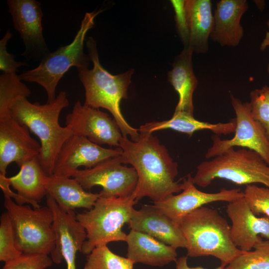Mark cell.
I'll use <instances>...</instances> for the list:
<instances>
[{
  "instance_id": "1",
  "label": "cell",
  "mask_w": 269,
  "mask_h": 269,
  "mask_svg": "<svg viewBox=\"0 0 269 269\" xmlns=\"http://www.w3.org/2000/svg\"><path fill=\"white\" fill-rule=\"evenodd\" d=\"M139 133L137 141L122 136L119 145L123 164H131L137 175L135 201L147 197L156 202L181 191L182 182L175 180L178 164L165 146L152 133Z\"/></svg>"
},
{
  "instance_id": "2",
  "label": "cell",
  "mask_w": 269,
  "mask_h": 269,
  "mask_svg": "<svg viewBox=\"0 0 269 269\" xmlns=\"http://www.w3.org/2000/svg\"><path fill=\"white\" fill-rule=\"evenodd\" d=\"M69 102L65 91H60L54 101L45 104L32 103L27 98L15 100L10 109V115L26 126L39 139L41 150L38 160L47 175L53 174L57 156L65 142L73 134L67 127L59 122L61 111Z\"/></svg>"
},
{
  "instance_id": "3",
  "label": "cell",
  "mask_w": 269,
  "mask_h": 269,
  "mask_svg": "<svg viewBox=\"0 0 269 269\" xmlns=\"http://www.w3.org/2000/svg\"><path fill=\"white\" fill-rule=\"evenodd\" d=\"M86 45L93 68L78 70L79 78L85 92L84 105L109 111L118 125L123 136H130L132 140L137 141L140 135L138 129L129 124L120 108L122 100L128 98V89L134 70L130 69L118 75L112 74L100 63L95 40L89 37Z\"/></svg>"
},
{
  "instance_id": "4",
  "label": "cell",
  "mask_w": 269,
  "mask_h": 269,
  "mask_svg": "<svg viewBox=\"0 0 269 269\" xmlns=\"http://www.w3.org/2000/svg\"><path fill=\"white\" fill-rule=\"evenodd\" d=\"M179 226L186 241L187 256H211L225 267L244 252L231 237V226L216 209L205 206L184 216Z\"/></svg>"
},
{
  "instance_id": "5",
  "label": "cell",
  "mask_w": 269,
  "mask_h": 269,
  "mask_svg": "<svg viewBox=\"0 0 269 269\" xmlns=\"http://www.w3.org/2000/svg\"><path fill=\"white\" fill-rule=\"evenodd\" d=\"M102 11L100 9L86 12L70 44L47 54L36 67L19 75L22 81L36 83L42 86L47 95V103L55 100L57 86L71 67H76L78 70L88 68L91 60L84 51L86 36L94 27L95 17Z\"/></svg>"
},
{
  "instance_id": "6",
  "label": "cell",
  "mask_w": 269,
  "mask_h": 269,
  "mask_svg": "<svg viewBox=\"0 0 269 269\" xmlns=\"http://www.w3.org/2000/svg\"><path fill=\"white\" fill-rule=\"evenodd\" d=\"M136 202L133 193L119 197L100 196L92 209L77 213L76 219L87 234L81 253L87 256L97 247L126 241L127 235L122 228L129 223Z\"/></svg>"
},
{
  "instance_id": "7",
  "label": "cell",
  "mask_w": 269,
  "mask_h": 269,
  "mask_svg": "<svg viewBox=\"0 0 269 269\" xmlns=\"http://www.w3.org/2000/svg\"><path fill=\"white\" fill-rule=\"evenodd\" d=\"M217 178L238 185L260 183L269 188V165L253 150L231 147L201 162L193 177L194 184L203 188Z\"/></svg>"
},
{
  "instance_id": "8",
  "label": "cell",
  "mask_w": 269,
  "mask_h": 269,
  "mask_svg": "<svg viewBox=\"0 0 269 269\" xmlns=\"http://www.w3.org/2000/svg\"><path fill=\"white\" fill-rule=\"evenodd\" d=\"M4 206L11 220L17 249L22 254L46 255L55 242L52 210L47 206L32 208L4 194Z\"/></svg>"
},
{
  "instance_id": "9",
  "label": "cell",
  "mask_w": 269,
  "mask_h": 269,
  "mask_svg": "<svg viewBox=\"0 0 269 269\" xmlns=\"http://www.w3.org/2000/svg\"><path fill=\"white\" fill-rule=\"evenodd\" d=\"M230 97L236 114L234 136L230 139H221L219 135H214L206 158H212L231 147L240 146L256 152L269 165V139L264 129L254 119L249 102H243L231 94Z\"/></svg>"
},
{
  "instance_id": "10",
  "label": "cell",
  "mask_w": 269,
  "mask_h": 269,
  "mask_svg": "<svg viewBox=\"0 0 269 269\" xmlns=\"http://www.w3.org/2000/svg\"><path fill=\"white\" fill-rule=\"evenodd\" d=\"M72 177L86 190L101 186L100 196L106 198L132 194L138 180L135 169L123 165L121 155L105 159L91 168L78 169Z\"/></svg>"
},
{
  "instance_id": "11",
  "label": "cell",
  "mask_w": 269,
  "mask_h": 269,
  "mask_svg": "<svg viewBox=\"0 0 269 269\" xmlns=\"http://www.w3.org/2000/svg\"><path fill=\"white\" fill-rule=\"evenodd\" d=\"M74 134L87 137L97 144L119 147L122 134L116 121L99 109L82 105L78 100L65 120Z\"/></svg>"
},
{
  "instance_id": "12",
  "label": "cell",
  "mask_w": 269,
  "mask_h": 269,
  "mask_svg": "<svg viewBox=\"0 0 269 269\" xmlns=\"http://www.w3.org/2000/svg\"><path fill=\"white\" fill-rule=\"evenodd\" d=\"M46 205L52 210L55 237L54 248L50 254L53 262L59 264L63 260L66 269H76V256L81 252L87 238L84 228L77 221L74 211H65L47 194Z\"/></svg>"
},
{
  "instance_id": "13",
  "label": "cell",
  "mask_w": 269,
  "mask_h": 269,
  "mask_svg": "<svg viewBox=\"0 0 269 269\" xmlns=\"http://www.w3.org/2000/svg\"><path fill=\"white\" fill-rule=\"evenodd\" d=\"M13 27L19 33L27 58L41 59L49 51L43 35L41 3L36 0H8Z\"/></svg>"
},
{
  "instance_id": "14",
  "label": "cell",
  "mask_w": 269,
  "mask_h": 269,
  "mask_svg": "<svg viewBox=\"0 0 269 269\" xmlns=\"http://www.w3.org/2000/svg\"><path fill=\"white\" fill-rule=\"evenodd\" d=\"M182 192L172 195L153 205L179 225L182 219L205 205L217 201L231 202L244 197L240 189H222L216 193H206L198 190L193 177L188 174L183 178Z\"/></svg>"
},
{
  "instance_id": "15",
  "label": "cell",
  "mask_w": 269,
  "mask_h": 269,
  "mask_svg": "<svg viewBox=\"0 0 269 269\" xmlns=\"http://www.w3.org/2000/svg\"><path fill=\"white\" fill-rule=\"evenodd\" d=\"M122 153L119 147L115 149L105 148L86 137L73 134L59 152L53 174L71 177L79 167L91 168L105 159Z\"/></svg>"
},
{
  "instance_id": "16",
  "label": "cell",
  "mask_w": 269,
  "mask_h": 269,
  "mask_svg": "<svg viewBox=\"0 0 269 269\" xmlns=\"http://www.w3.org/2000/svg\"><path fill=\"white\" fill-rule=\"evenodd\" d=\"M41 145L30 134V130L11 116L0 119V175L6 176L8 165L15 162L20 168L38 157Z\"/></svg>"
},
{
  "instance_id": "17",
  "label": "cell",
  "mask_w": 269,
  "mask_h": 269,
  "mask_svg": "<svg viewBox=\"0 0 269 269\" xmlns=\"http://www.w3.org/2000/svg\"><path fill=\"white\" fill-rule=\"evenodd\" d=\"M226 213L232 222V240L240 250H252L263 241L262 237L269 241V218L255 215L244 197L229 202Z\"/></svg>"
},
{
  "instance_id": "18",
  "label": "cell",
  "mask_w": 269,
  "mask_h": 269,
  "mask_svg": "<svg viewBox=\"0 0 269 269\" xmlns=\"http://www.w3.org/2000/svg\"><path fill=\"white\" fill-rule=\"evenodd\" d=\"M128 224L131 229L147 234L176 249L186 248L179 225L153 205L134 209Z\"/></svg>"
},
{
  "instance_id": "19",
  "label": "cell",
  "mask_w": 269,
  "mask_h": 269,
  "mask_svg": "<svg viewBox=\"0 0 269 269\" xmlns=\"http://www.w3.org/2000/svg\"><path fill=\"white\" fill-rule=\"evenodd\" d=\"M249 5L246 0H221L217 2L210 38L222 46L236 47L244 36L240 22Z\"/></svg>"
},
{
  "instance_id": "20",
  "label": "cell",
  "mask_w": 269,
  "mask_h": 269,
  "mask_svg": "<svg viewBox=\"0 0 269 269\" xmlns=\"http://www.w3.org/2000/svg\"><path fill=\"white\" fill-rule=\"evenodd\" d=\"M125 242L127 258L134 264L162 267L177 259L176 249L145 233L131 229Z\"/></svg>"
},
{
  "instance_id": "21",
  "label": "cell",
  "mask_w": 269,
  "mask_h": 269,
  "mask_svg": "<svg viewBox=\"0 0 269 269\" xmlns=\"http://www.w3.org/2000/svg\"><path fill=\"white\" fill-rule=\"evenodd\" d=\"M47 194L65 211L83 208L90 210L100 197L99 193L87 191L74 178L55 174L46 175Z\"/></svg>"
},
{
  "instance_id": "22",
  "label": "cell",
  "mask_w": 269,
  "mask_h": 269,
  "mask_svg": "<svg viewBox=\"0 0 269 269\" xmlns=\"http://www.w3.org/2000/svg\"><path fill=\"white\" fill-rule=\"evenodd\" d=\"M193 52L184 47L174 59L172 69L168 73V80L179 96L175 111H182L193 115V95L198 85V80L193 69Z\"/></svg>"
},
{
  "instance_id": "23",
  "label": "cell",
  "mask_w": 269,
  "mask_h": 269,
  "mask_svg": "<svg viewBox=\"0 0 269 269\" xmlns=\"http://www.w3.org/2000/svg\"><path fill=\"white\" fill-rule=\"evenodd\" d=\"M210 0H186L185 8L189 32L188 47L193 52L205 53L213 25Z\"/></svg>"
},
{
  "instance_id": "24",
  "label": "cell",
  "mask_w": 269,
  "mask_h": 269,
  "mask_svg": "<svg viewBox=\"0 0 269 269\" xmlns=\"http://www.w3.org/2000/svg\"><path fill=\"white\" fill-rule=\"evenodd\" d=\"M236 126L235 118L226 123L212 124L200 121L194 116L182 111H174L172 117L168 120L146 123L141 126L139 132L152 133L165 129H171L191 136L195 132L209 130L216 135H227L235 133Z\"/></svg>"
},
{
  "instance_id": "25",
  "label": "cell",
  "mask_w": 269,
  "mask_h": 269,
  "mask_svg": "<svg viewBox=\"0 0 269 269\" xmlns=\"http://www.w3.org/2000/svg\"><path fill=\"white\" fill-rule=\"evenodd\" d=\"M18 173L7 177L10 186L17 194L34 208H38V203L47 195L45 187L46 175L41 167L38 157L24 163Z\"/></svg>"
},
{
  "instance_id": "26",
  "label": "cell",
  "mask_w": 269,
  "mask_h": 269,
  "mask_svg": "<svg viewBox=\"0 0 269 269\" xmlns=\"http://www.w3.org/2000/svg\"><path fill=\"white\" fill-rule=\"evenodd\" d=\"M29 89L16 73H3L0 76V119L10 116V109L17 99L27 98Z\"/></svg>"
},
{
  "instance_id": "27",
  "label": "cell",
  "mask_w": 269,
  "mask_h": 269,
  "mask_svg": "<svg viewBox=\"0 0 269 269\" xmlns=\"http://www.w3.org/2000/svg\"><path fill=\"white\" fill-rule=\"evenodd\" d=\"M134 264L128 258L112 252L107 245L95 248L86 256L83 269H133Z\"/></svg>"
},
{
  "instance_id": "28",
  "label": "cell",
  "mask_w": 269,
  "mask_h": 269,
  "mask_svg": "<svg viewBox=\"0 0 269 269\" xmlns=\"http://www.w3.org/2000/svg\"><path fill=\"white\" fill-rule=\"evenodd\" d=\"M224 269H269V241L263 240L238 255Z\"/></svg>"
},
{
  "instance_id": "29",
  "label": "cell",
  "mask_w": 269,
  "mask_h": 269,
  "mask_svg": "<svg viewBox=\"0 0 269 269\" xmlns=\"http://www.w3.org/2000/svg\"><path fill=\"white\" fill-rule=\"evenodd\" d=\"M22 254L16 247L8 214L4 212L0 217V261L6 263L18 258Z\"/></svg>"
},
{
  "instance_id": "30",
  "label": "cell",
  "mask_w": 269,
  "mask_h": 269,
  "mask_svg": "<svg viewBox=\"0 0 269 269\" xmlns=\"http://www.w3.org/2000/svg\"><path fill=\"white\" fill-rule=\"evenodd\" d=\"M252 115L265 130L269 139V87L252 90L250 94Z\"/></svg>"
},
{
  "instance_id": "31",
  "label": "cell",
  "mask_w": 269,
  "mask_h": 269,
  "mask_svg": "<svg viewBox=\"0 0 269 269\" xmlns=\"http://www.w3.org/2000/svg\"><path fill=\"white\" fill-rule=\"evenodd\" d=\"M243 192L252 212L258 216L264 215L269 218V188L250 184L246 185Z\"/></svg>"
},
{
  "instance_id": "32",
  "label": "cell",
  "mask_w": 269,
  "mask_h": 269,
  "mask_svg": "<svg viewBox=\"0 0 269 269\" xmlns=\"http://www.w3.org/2000/svg\"><path fill=\"white\" fill-rule=\"evenodd\" d=\"M53 263L48 255L22 254L18 258L5 263L2 269H46Z\"/></svg>"
},
{
  "instance_id": "33",
  "label": "cell",
  "mask_w": 269,
  "mask_h": 269,
  "mask_svg": "<svg viewBox=\"0 0 269 269\" xmlns=\"http://www.w3.org/2000/svg\"><path fill=\"white\" fill-rule=\"evenodd\" d=\"M12 36V33L7 31L0 40V69L4 73L14 74L18 68L28 65L25 62L16 61L14 55L7 52L6 45Z\"/></svg>"
},
{
  "instance_id": "34",
  "label": "cell",
  "mask_w": 269,
  "mask_h": 269,
  "mask_svg": "<svg viewBox=\"0 0 269 269\" xmlns=\"http://www.w3.org/2000/svg\"><path fill=\"white\" fill-rule=\"evenodd\" d=\"M175 12V19L178 33L184 44L187 47L189 44V32L185 8V0H171Z\"/></svg>"
},
{
  "instance_id": "35",
  "label": "cell",
  "mask_w": 269,
  "mask_h": 269,
  "mask_svg": "<svg viewBox=\"0 0 269 269\" xmlns=\"http://www.w3.org/2000/svg\"><path fill=\"white\" fill-rule=\"evenodd\" d=\"M175 263V269H207L202 267H189L187 263V256H182L178 258ZM224 267L220 265L214 269H224Z\"/></svg>"
},
{
  "instance_id": "36",
  "label": "cell",
  "mask_w": 269,
  "mask_h": 269,
  "mask_svg": "<svg viewBox=\"0 0 269 269\" xmlns=\"http://www.w3.org/2000/svg\"><path fill=\"white\" fill-rule=\"evenodd\" d=\"M267 25L269 30L266 32L265 36L260 45V50L262 51H264L267 47L269 46V19L267 22Z\"/></svg>"
},
{
  "instance_id": "37",
  "label": "cell",
  "mask_w": 269,
  "mask_h": 269,
  "mask_svg": "<svg viewBox=\"0 0 269 269\" xmlns=\"http://www.w3.org/2000/svg\"><path fill=\"white\" fill-rule=\"evenodd\" d=\"M267 72L269 74V64H268V67H267Z\"/></svg>"
}]
</instances>
